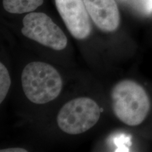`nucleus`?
<instances>
[{"label":"nucleus","mask_w":152,"mask_h":152,"mask_svg":"<svg viewBox=\"0 0 152 152\" xmlns=\"http://www.w3.org/2000/svg\"><path fill=\"white\" fill-rule=\"evenodd\" d=\"M111 99L115 116L130 126L141 124L150 110L147 92L132 80H125L118 83L111 91Z\"/></svg>","instance_id":"f257e3e1"},{"label":"nucleus","mask_w":152,"mask_h":152,"mask_svg":"<svg viewBox=\"0 0 152 152\" xmlns=\"http://www.w3.org/2000/svg\"><path fill=\"white\" fill-rule=\"evenodd\" d=\"M23 92L30 102L37 104L48 103L61 92L62 79L56 68L40 61L31 62L21 74Z\"/></svg>","instance_id":"f03ea898"},{"label":"nucleus","mask_w":152,"mask_h":152,"mask_svg":"<svg viewBox=\"0 0 152 152\" xmlns=\"http://www.w3.org/2000/svg\"><path fill=\"white\" fill-rule=\"evenodd\" d=\"M102 109L89 97L74 99L64 104L57 115V123L63 132L70 134L85 132L94 126Z\"/></svg>","instance_id":"7ed1b4c3"},{"label":"nucleus","mask_w":152,"mask_h":152,"mask_svg":"<svg viewBox=\"0 0 152 152\" xmlns=\"http://www.w3.org/2000/svg\"><path fill=\"white\" fill-rule=\"evenodd\" d=\"M21 33L25 37L54 50H63L68 39L62 30L47 14L30 12L24 17Z\"/></svg>","instance_id":"20e7f679"},{"label":"nucleus","mask_w":152,"mask_h":152,"mask_svg":"<svg viewBox=\"0 0 152 152\" xmlns=\"http://www.w3.org/2000/svg\"><path fill=\"white\" fill-rule=\"evenodd\" d=\"M57 10L68 30L76 39H84L92 31L86 7L83 0H55Z\"/></svg>","instance_id":"39448f33"},{"label":"nucleus","mask_w":152,"mask_h":152,"mask_svg":"<svg viewBox=\"0 0 152 152\" xmlns=\"http://www.w3.org/2000/svg\"><path fill=\"white\" fill-rule=\"evenodd\" d=\"M93 22L104 32L118 28L120 13L115 0H83Z\"/></svg>","instance_id":"423d86ee"},{"label":"nucleus","mask_w":152,"mask_h":152,"mask_svg":"<svg viewBox=\"0 0 152 152\" xmlns=\"http://www.w3.org/2000/svg\"><path fill=\"white\" fill-rule=\"evenodd\" d=\"M43 0H3L4 8L11 14H24L35 11Z\"/></svg>","instance_id":"0eeeda50"},{"label":"nucleus","mask_w":152,"mask_h":152,"mask_svg":"<svg viewBox=\"0 0 152 152\" xmlns=\"http://www.w3.org/2000/svg\"><path fill=\"white\" fill-rule=\"evenodd\" d=\"M11 86V78L7 68L2 63H0V103L7 96Z\"/></svg>","instance_id":"6e6552de"},{"label":"nucleus","mask_w":152,"mask_h":152,"mask_svg":"<svg viewBox=\"0 0 152 152\" xmlns=\"http://www.w3.org/2000/svg\"><path fill=\"white\" fill-rule=\"evenodd\" d=\"M114 143L118 147L116 151H128L131 145L130 138L123 134H119L114 139Z\"/></svg>","instance_id":"1a4fd4ad"},{"label":"nucleus","mask_w":152,"mask_h":152,"mask_svg":"<svg viewBox=\"0 0 152 152\" xmlns=\"http://www.w3.org/2000/svg\"><path fill=\"white\" fill-rule=\"evenodd\" d=\"M28 151L22 148H10V149H6L1 150V152H27Z\"/></svg>","instance_id":"9d476101"},{"label":"nucleus","mask_w":152,"mask_h":152,"mask_svg":"<svg viewBox=\"0 0 152 152\" xmlns=\"http://www.w3.org/2000/svg\"><path fill=\"white\" fill-rule=\"evenodd\" d=\"M145 9L148 13H152V0H147Z\"/></svg>","instance_id":"9b49d317"}]
</instances>
